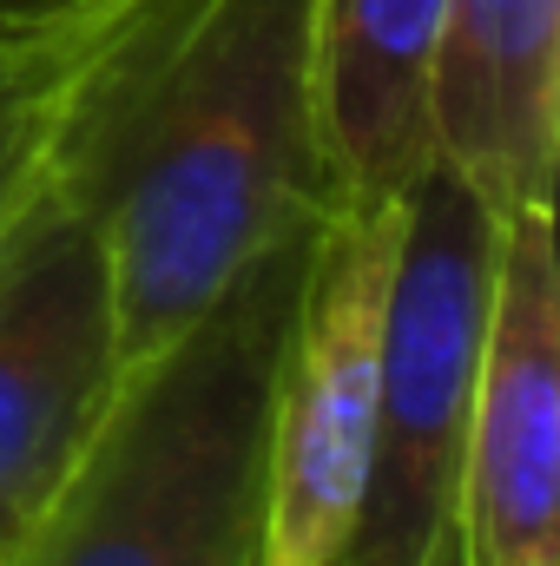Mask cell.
I'll use <instances>...</instances> for the list:
<instances>
[{
    "mask_svg": "<svg viewBox=\"0 0 560 566\" xmlns=\"http://www.w3.org/2000/svg\"><path fill=\"white\" fill-rule=\"evenodd\" d=\"M46 171L100 224L133 369L330 211L317 0H113Z\"/></svg>",
    "mask_w": 560,
    "mask_h": 566,
    "instance_id": "cell-1",
    "label": "cell"
},
{
    "mask_svg": "<svg viewBox=\"0 0 560 566\" xmlns=\"http://www.w3.org/2000/svg\"><path fill=\"white\" fill-rule=\"evenodd\" d=\"M317 224L139 356L80 468L7 566H251L278 349Z\"/></svg>",
    "mask_w": 560,
    "mask_h": 566,
    "instance_id": "cell-2",
    "label": "cell"
},
{
    "mask_svg": "<svg viewBox=\"0 0 560 566\" xmlns=\"http://www.w3.org/2000/svg\"><path fill=\"white\" fill-rule=\"evenodd\" d=\"M501 218L435 158L403 191V244L376 356V434L343 566H422L455 527L475 349Z\"/></svg>",
    "mask_w": 560,
    "mask_h": 566,
    "instance_id": "cell-3",
    "label": "cell"
},
{
    "mask_svg": "<svg viewBox=\"0 0 560 566\" xmlns=\"http://www.w3.org/2000/svg\"><path fill=\"white\" fill-rule=\"evenodd\" d=\"M403 244V205H330L283 329L251 566H343L376 434V356Z\"/></svg>",
    "mask_w": 560,
    "mask_h": 566,
    "instance_id": "cell-4",
    "label": "cell"
},
{
    "mask_svg": "<svg viewBox=\"0 0 560 566\" xmlns=\"http://www.w3.org/2000/svg\"><path fill=\"white\" fill-rule=\"evenodd\" d=\"M126 382L100 224L40 165L0 224V566L53 507Z\"/></svg>",
    "mask_w": 560,
    "mask_h": 566,
    "instance_id": "cell-5",
    "label": "cell"
},
{
    "mask_svg": "<svg viewBox=\"0 0 560 566\" xmlns=\"http://www.w3.org/2000/svg\"><path fill=\"white\" fill-rule=\"evenodd\" d=\"M455 541L468 566L560 547V264L554 205L501 218L475 349Z\"/></svg>",
    "mask_w": 560,
    "mask_h": 566,
    "instance_id": "cell-6",
    "label": "cell"
},
{
    "mask_svg": "<svg viewBox=\"0 0 560 566\" xmlns=\"http://www.w3.org/2000/svg\"><path fill=\"white\" fill-rule=\"evenodd\" d=\"M428 133L435 158L495 218L554 205L560 0H448Z\"/></svg>",
    "mask_w": 560,
    "mask_h": 566,
    "instance_id": "cell-7",
    "label": "cell"
},
{
    "mask_svg": "<svg viewBox=\"0 0 560 566\" xmlns=\"http://www.w3.org/2000/svg\"><path fill=\"white\" fill-rule=\"evenodd\" d=\"M448 0H317V139L330 205H403L435 165L428 86Z\"/></svg>",
    "mask_w": 560,
    "mask_h": 566,
    "instance_id": "cell-8",
    "label": "cell"
},
{
    "mask_svg": "<svg viewBox=\"0 0 560 566\" xmlns=\"http://www.w3.org/2000/svg\"><path fill=\"white\" fill-rule=\"evenodd\" d=\"M100 13H86L73 27H0V224L27 198V185L40 178V165L53 151L73 66H80Z\"/></svg>",
    "mask_w": 560,
    "mask_h": 566,
    "instance_id": "cell-9",
    "label": "cell"
},
{
    "mask_svg": "<svg viewBox=\"0 0 560 566\" xmlns=\"http://www.w3.org/2000/svg\"><path fill=\"white\" fill-rule=\"evenodd\" d=\"M113 0H0V27H73Z\"/></svg>",
    "mask_w": 560,
    "mask_h": 566,
    "instance_id": "cell-10",
    "label": "cell"
},
{
    "mask_svg": "<svg viewBox=\"0 0 560 566\" xmlns=\"http://www.w3.org/2000/svg\"><path fill=\"white\" fill-rule=\"evenodd\" d=\"M422 566H468V560H462V541H455V527H448V534L428 547V560H422Z\"/></svg>",
    "mask_w": 560,
    "mask_h": 566,
    "instance_id": "cell-11",
    "label": "cell"
},
{
    "mask_svg": "<svg viewBox=\"0 0 560 566\" xmlns=\"http://www.w3.org/2000/svg\"><path fill=\"white\" fill-rule=\"evenodd\" d=\"M515 566H560V547H548V554H528V560H515Z\"/></svg>",
    "mask_w": 560,
    "mask_h": 566,
    "instance_id": "cell-12",
    "label": "cell"
}]
</instances>
